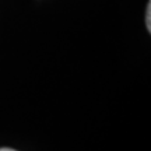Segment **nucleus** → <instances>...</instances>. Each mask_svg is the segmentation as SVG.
Listing matches in <instances>:
<instances>
[{"instance_id": "1", "label": "nucleus", "mask_w": 151, "mask_h": 151, "mask_svg": "<svg viewBox=\"0 0 151 151\" xmlns=\"http://www.w3.org/2000/svg\"><path fill=\"white\" fill-rule=\"evenodd\" d=\"M147 28L148 31H151V4L147 7Z\"/></svg>"}, {"instance_id": "2", "label": "nucleus", "mask_w": 151, "mask_h": 151, "mask_svg": "<svg viewBox=\"0 0 151 151\" xmlns=\"http://www.w3.org/2000/svg\"><path fill=\"white\" fill-rule=\"evenodd\" d=\"M0 151H16V150H11V148H0Z\"/></svg>"}]
</instances>
